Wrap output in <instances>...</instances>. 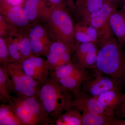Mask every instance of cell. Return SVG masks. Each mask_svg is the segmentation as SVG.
<instances>
[{
	"label": "cell",
	"instance_id": "12",
	"mask_svg": "<svg viewBox=\"0 0 125 125\" xmlns=\"http://www.w3.org/2000/svg\"><path fill=\"white\" fill-rule=\"evenodd\" d=\"M73 94L72 108L82 113H102L106 111L97 99L82 91Z\"/></svg>",
	"mask_w": 125,
	"mask_h": 125
},
{
	"label": "cell",
	"instance_id": "28",
	"mask_svg": "<svg viewBox=\"0 0 125 125\" xmlns=\"http://www.w3.org/2000/svg\"><path fill=\"white\" fill-rule=\"evenodd\" d=\"M114 117L120 119L125 118V97L122 103L115 110Z\"/></svg>",
	"mask_w": 125,
	"mask_h": 125
},
{
	"label": "cell",
	"instance_id": "11",
	"mask_svg": "<svg viewBox=\"0 0 125 125\" xmlns=\"http://www.w3.org/2000/svg\"><path fill=\"white\" fill-rule=\"evenodd\" d=\"M21 64L25 73L42 85L49 78L50 71L46 60L40 56H33L25 58Z\"/></svg>",
	"mask_w": 125,
	"mask_h": 125
},
{
	"label": "cell",
	"instance_id": "18",
	"mask_svg": "<svg viewBox=\"0 0 125 125\" xmlns=\"http://www.w3.org/2000/svg\"><path fill=\"white\" fill-rule=\"evenodd\" d=\"M109 24L113 32L121 46L125 48V13L116 9L109 18Z\"/></svg>",
	"mask_w": 125,
	"mask_h": 125
},
{
	"label": "cell",
	"instance_id": "33",
	"mask_svg": "<svg viewBox=\"0 0 125 125\" xmlns=\"http://www.w3.org/2000/svg\"><path fill=\"white\" fill-rule=\"evenodd\" d=\"M108 2L116 6L117 7H122L125 0H107Z\"/></svg>",
	"mask_w": 125,
	"mask_h": 125
},
{
	"label": "cell",
	"instance_id": "1",
	"mask_svg": "<svg viewBox=\"0 0 125 125\" xmlns=\"http://www.w3.org/2000/svg\"><path fill=\"white\" fill-rule=\"evenodd\" d=\"M96 69L125 89V51L115 37L99 45Z\"/></svg>",
	"mask_w": 125,
	"mask_h": 125
},
{
	"label": "cell",
	"instance_id": "4",
	"mask_svg": "<svg viewBox=\"0 0 125 125\" xmlns=\"http://www.w3.org/2000/svg\"><path fill=\"white\" fill-rule=\"evenodd\" d=\"M13 106L24 125H50L51 120L38 97H12Z\"/></svg>",
	"mask_w": 125,
	"mask_h": 125
},
{
	"label": "cell",
	"instance_id": "25",
	"mask_svg": "<svg viewBox=\"0 0 125 125\" xmlns=\"http://www.w3.org/2000/svg\"><path fill=\"white\" fill-rule=\"evenodd\" d=\"M28 30V29L19 32L20 46L23 60L34 56L31 49Z\"/></svg>",
	"mask_w": 125,
	"mask_h": 125
},
{
	"label": "cell",
	"instance_id": "23",
	"mask_svg": "<svg viewBox=\"0 0 125 125\" xmlns=\"http://www.w3.org/2000/svg\"><path fill=\"white\" fill-rule=\"evenodd\" d=\"M82 121V113L72 108L57 119L51 121L50 125H83Z\"/></svg>",
	"mask_w": 125,
	"mask_h": 125
},
{
	"label": "cell",
	"instance_id": "16",
	"mask_svg": "<svg viewBox=\"0 0 125 125\" xmlns=\"http://www.w3.org/2000/svg\"><path fill=\"white\" fill-rule=\"evenodd\" d=\"M125 93L121 89L108 90L95 97L107 111L115 112L123 102Z\"/></svg>",
	"mask_w": 125,
	"mask_h": 125
},
{
	"label": "cell",
	"instance_id": "29",
	"mask_svg": "<svg viewBox=\"0 0 125 125\" xmlns=\"http://www.w3.org/2000/svg\"><path fill=\"white\" fill-rule=\"evenodd\" d=\"M46 0L52 7H61V8L67 9L66 6V0Z\"/></svg>",
	"mask_w": 125,
	"mask_h": 125
},
{
	"label": "cell",
	"instance_id": "2",
	"mask_svg": "<svg viewBox=\"0 0 125 125\" xmlns=\"http://www.w3.org/2000/svg\"><path fill=\"white\" fill-rule=\"evenodd\" d=\"M38 97L51 121L72 108V92L49 77L42 85Z\"/></svg>",
	"mask_w": 125,
	"mask_h": 125
},
{
	"label": "cell",
	"instance_id": "31",
	"mask_svg": "<svg viewBox=\"0 0 125 125\" xmlns=\"http://www.w3.org/2000/svg\"><path fill=\"white\" fill-rule=\"evenodd\" d=\"M77 0H66V8L69 12H71Z\"/></svg>",
	"mask_w": 125,
	"mask_h": 125
},
{
	"label": "cell",
	"instance_id": "5",
	"mask_svg": "<svg viewBox=\"0 0 125 125\" xmlns=\"http://www.w3.org/2000/svg\"><path fill=\"white\" fill-rule=\"evenodd\" d=\"M7 66L12 82V93L20 97H38L42 85L25 73L21 63L11 62Z\"/></svg>",
	"mask_w": 125,
	"mask_h": 125
},
{
	"label": "cell",
	"instance_id": "13",
	"mask_svg": "<svg viewBox=\"0 0 125 125\" xmlns=\"http://www.w3.org/2000/svg\"><path fill=\"white\" fill-rule=\"evenodd\" d=\"M23 7L32 24L44 22L52 6L46 0H25Z\"/></svg>",
	"mask_w": 125,
	"mask_h": 125
},
{
	"label": "cell",
	"instance_id": "30",
	"mask_svg": "<svg viewBox=\"0 0 125 125\" xmlns=\"http://www.w3.org/2000/svg\"><path fill=\"white\" fill-rule=\"evenodd\" d=\"M9 4L14 6H23L25 0H4Z\"/></svg>",
	"mask_w": 125,
	"mask_h": 125
},
{
	"label": "cell",
	"instance_id": "3",
	"mask_svg": "<svg viewBox=\"0 0 125 125\" xmlns=\"http://www.w3.org/2000/svg\"><path fill=\"white\" fill-rule=\"evenodd\" d=\"M44 23L52 40L74 46L75 24L67 9L52 7Z\"/></svg>",
	"mask_w": 125,
	"mask_h": 125
},
{
	"label": "cell",
	"instance_id": "34",
	"mask_svg": "<svg viewBox=\"0 0 125 125\" xmlns=\"http://www.w3.org/2000/svg\"><path fill=\"white\" fill-rule=\"evenodd\" d=\"M121 10L125 13V0L124 2H123L122 6V9Z\"/></svg>",
	"mask_w": 125,
	"mask_h": 125
},
{
	"label": "cell",
	"instance_id": "27",
	"mask_svg": "<svg viewBox=\"0 0 125 125\" xmlns=\"http://www.w3.org/2000/svg\"><path fill=\"white\" fill-rule=\"evenodd\" d=\"M11 26L7 21L1 15H0V37L6 38Z\"/></svg>",
	"mask_w": 125,
	"mask_h": 125
},
{
	"label": "cell",
	"instance_id": "22",
	"mask_svg": "<svg viewBox=\"0 0 125 125\" xmlns=\"http://www.w3.org/2000/svg\"><path fill=\"white\" fill-rule=\"evenodd\" d=\"M114 112L106 111L102 113H83V125H111Z\"/></svg>",
	"mask_w": 125,
	"mask_h": 125
},
{
	"label": "cell",
	"instance_id": "6",
	"mask_svg": "<svg viewBox=\"0 0 125 125\" xmlns=\"http://www.w3.org/2000/svg\"><path fill=\"white\" fill-rule=\"evenodd\" d=\"M28 32L34 55L46 57L53 40L45 23L31 24Z\"/></svg>",
	"mask_w": 125,
	"mask_h": 125
},
{
	"label": "cell",
	"instance_id": "20",
	"mask_svg": "<svg viewBox=\"0 0 125 125\" xmlns=\"http://www.w3.org/2000/svg\"><path fill=\"white\" fill-rule=\"evenodd\" d=\"M0 125H24L9 102L1 103L0 105Z\"/></svg>",
	"mask_w": 125,
	"mask_h": 125
},
{
	"label": "cell",
	"instance_id": "10",
	"mask_svg": "<svg viewBox=\"0 0 125 125\" xmlns=\"http://www.w3.org/2000/svg\"><path fill=\"white\" fill-rule=\"evenodd\" d=\"M0 13L10 25L19 31L27 30L31 23L23 6H14L0 1Z\"/></svg>",
	"mask_w": 125,
	"mask_h": 125
},
{
	"label": "cell",
	"instance_id": "26",
	"mask_svg": "<svg viewBox=\"0 0 125 125\" xmlns=\"http://www.w3.org/2000/svg\"><path fill=\"white\" fill-rule=\"evenodd\" d=\"M11 62L7 40L0 37V65L7 66Z\"/></svg>",
	"mask_w": 125,
	"mask_h": 125
},
{
	"label": "cell",
	"instance_id": "19",
	"mask_svg": "<svg viewBox=\"0 0 125 125\" xmlns=\"http://www.w3.org/2000/svg\"><path fill=\"white\" fill-rule=\"evenodd\" d=\"M19 31L11 28L6 38L11 62L21 63L23 60L20 46L19 37Z\"/></svg>",
	"mask_w": 125,
	"mask_h": 125
},
{
	"label": "cell",
	"instance_id": "21",
	"mask_svg": "<svg viewBox=\"0 0 125 125\" xmlns=\"http://www.w3.org/2000/svg\"><path fill=\"white\" fill-rule=\"evenodd\" d=\"M12 82L7 66L0 65V101L7 103L12 96Z\"/></svg>",
	"mask_w": 125,
	"mask_h": 125
},
{
	"label": "cell",
	"instance_id": "7",
	"mask_svg": "<svg viewBox=\"0 0 125 125\" xmlns=\"http://www.w3.org/2000/svg\"><path fill=\"white\" fill-rule=\"evenodd\" d=\"M118 7L106 1L98 11L93 14L87 23L95 28L98 32L101 43L114 37L109 20L110 16Z\"/></svg>",
	"mask_w": 125,
	"mask_h": 125
},
{
	"label": "cell",
	"instance_id": "17",
	"mask_svg": "<svg viewBox=\"0 0 125 125\" xmlns=\"http://www.w3.org/2000/svg\"><path fill=\"white\" fill-rule=\"evenodd\" d=\"M74 46H70L60 41L53 40L46 56V63L50 71L53 70L56 64L66 52L74 50Z\"/></svg>",
	"mask_w": 125,
	"mask_h": 125
},
{
	"label": "cell",
	"instance_id": "9",
	"mask_svg": "<svg viewBox=\"0 0 125 125\" xmlns=\"http://www.w3.org/2000/svg\"><path fill=\"white\" fill-rule=\"evenodd\" d=\"M99 46L94 43L75 42L72 61L85 69H96Z\"/></svg>",
	"mask_w": 125,
	"mask_h": 125
},
{
	"label": "cell",
	"instance_id": "15",
	"mask_svg": "<svg viewBox=\"0 0 125 125\" xmlns=\"http://www.w3.org/2000/svg\"><path fill=\"white\" fill-rule=\"evenodd\" d=\"M74 36L76 42L94 43L99 46L100 38L97 30L86 22H76L75 24Z\"/></svg>",
	"mask_w": 125,
	"mask_h": 125
},
{
	"label": "cell",
	"instance_id": "8",
	"mask_svg": "<svg viewBox=\"0 0 125 125\" xmlns=\"http://www.w3.org/2000/svg\"><path fill=\"white\" fill-rule=\"evenodd\" d=\"M94 73L90 74L83 81L81 87L82 92L96 97L103 93L114 89L123 90L117 86L109 76L95 69Z\"/></svg>",
	"mask_w": 125,
	"mask_h": 125
},
{
	"label": "cell",
	"instance_id": "32",
	"mask_svg": "<svg viewBox=\"0 0 125 125\" xmlns=\"http://www.w3.org/2000/svg\"><path fill=\"white\" fill-rule=\"evenodd\" d=\"M111 125H125V118L120 119L114 117Z\"/></svg>",
	"mask_w": 125,
	"mask_h": 125
},
{
	"label": "cell",
	"instance_id": "14",
	"mask_svg": "<svg viewBox=\"0 0 125 125\" xmlns=\"http://www.w3.org/2000/svg\"><path fill=\"white\" fill-rule=\"evenodd\" d=\"M107 0H77L71 12L77 22H87L91 16L102 7Z\"/></svg>",
	"mask_w": 125,
	"mask_h": 125
},
{
	"label": "cell",
	"instance_id": "24",
	"mask_svg": "<svg viewBox=\"0 0 125 125\" xmlns=\"http://www.w3.org/2000/svg\"><path fill=\"white\" fill-rule=\"evenodd\" d=\"M83 70H86L81 67L73 61L58 67L54 70L50 71L49 78L58 81L62 78Z\"/></svg>",
	"mask_w": 125,
	"mask_h": 125
}]
</instances>
